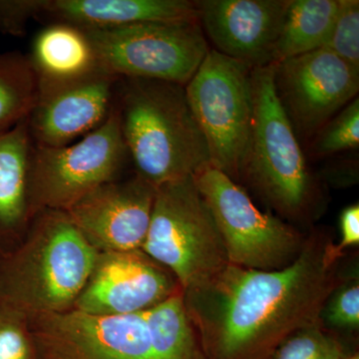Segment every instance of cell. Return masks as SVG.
Segmentation results:
<instances>
[{
	"label": "cell",
	"instance_id": "2e32d148",
	"mask_svg": "<svg viewBox=\"0 0 359 359\" xmlns=\"http://www.w3.org/2000/svg\"><path fill=\"white\" fill-rule=\"evenodd\" d=\"M42 14L82 29L199 21L197 1L189 0H43Z\"/></svg>",
	"mask_w": 359,
	"mask_h": 359
},
{
	"label": "cell",
	"instance_id": "4316f807",
	"mask_svg": "<svg viewBox=\"0 0 359 359\" xmlns=\"http://www.w3.org/2000/svg\"><path fill=\"white\" fill-rule=\"evenodd\" d=\"M341 241L339 245L330 244V256L332 261L339 262L347 248L359 244V205H348L340 215Z\"/></svg>",
	"mask_w": 359,
	"mask_h": 359
},
{
	"label": "cell",
	"instance_id": "83f0119b",
	"mask_svg": "<svg viewBox=\"0 0 359 359\" xmlns=\"http://www.w3.org/2000/svg\"><path fill=\"white\" fill-rule=\"evenodd\" d=\"M323 174L330 184L337 186H353L358 183V162L354 159L339 160L327 165Z\"/></svg>",
	"mask_w": 359,
	"mask_h": 359
},
{
	"label": "cell",
	"instance_id": "ffe728a7",
	"mask_svg": "<svg viewBox=\"0 0 359 359\" xmlns=\"http://www.w3.org/2000/svg\"><path fill=\"white\" fill-rule=\"evenodd\" d=\"M39 95V81L29 57L0 52V135L29 116Z\"/></svg>",
	"mask_w": 359,
	"mask_h": 359
},
{
	"label": "cell",
	"instance_id": "4fadbf2b",
	"mask_svg": "<svg viewBox=\"0 0 359 359\" xmlns=\"http://www.w3.org/2000/svg\"><path fill=\"white\" fill-rule=\"evenodd\" d=\"M156 188L138 175L103 184L68 208L66 214L98 252L141 250Z\"/></svg>",
	"mask_w": 359,
	"mask_h": 359
},
{
	"label": "cell",
	"instance_id": "484cf974",
	"mask_svg": "<svg viewBox=\"0 0 359 359\" xmlns=\"http://www.w3.org/2000/svg\"><path fill=\"white\" fill-rule=\"evenodd\" d=\"M43 0H0V33L20 37L28 21L41 11Z\"/></svg>",
	"mask_w": 359,
	"mask_h": 359
},
{
	"label": "cell",
	"instance_id": "7c38bea8",
	"mask_svg": "<svg viewBox=\"0 0 359 359\" xmlns=\"http://www.w3.org/2000/svg\"><path fill=\"white\" fill-rule=\"evenodd\" d=\"M181 289L173 273L142 250L99 252L73 309L92 316L140 313Z\"/></svg>",
	"mask_w": 359,
	"mask_h": 359
},
{
	"label": "cell",
	"instance_id": "30bf717a",
	"mask_svg": "<svg viewBox=\"0 0 359 359\" xmlns=\"http://www.w3.org/2000/svg\"><path fill=\"white\" fill-rule=\"evenodd\" d=\"M27 318L35 359H163L144 313L92 316L71 309Z\"/></svg>",
	"mask_w": 359,
	"mask_h": 359
},
{
	"label": "cell",
	"instance_id": "d4e9b609",
	"mask_svg": "<svg viewBox=\"0 0 359 359\" xmlns=\"http://www.w3.org/2000/svg\"><path fill=\"white\" fill-rule=\"evenodd\" d=\"M320 318L330 327L340 330H358L359 327V283L348 280L339 285L328 297Z\"/></svg>",
	"mask_w": 359,
	"mask_h": 359
},
{
	"label": "cell",
	"instance_id": "ac0fdd59",
	"mask_svg": "<svg viewBox=\"0 0 359 359\" xmlns=\"http://www.w3.org/2000/svg\"><path fill=\"white\" fill-rule=\"evenodd\" d=\"M32 147L27 118L0 135V231L18 230L32 218L28 179Z\"/></svg>",
	"mask_w": 359,
	"mask_h": 359
},
{
	"label": "cell",
	"instance_id": "7402d4cb",
	"mask_svg": "<svg viewBox=\"0 0 359 359\" xmlns=\"http://www.w3.org/2000/svg\"><path fill=\"white\" fill-rule=\"evenodd\" d=\"M320 323L295 332L283 341L271 359H341L346 355L339 340Z\"/></svg>",
	"mask_w": 359,
	"mask_h": 359
},
{
	"label": "cell",
	"instance_id": "603a6c76",
	"mask_svg": "<svg viewBox=\"0 0 359 359\" xmlns=\"http://www.w3.org/2000/svg\"><path fill=\"white\" fill-rule=\"evenodd\" d=\"M323 48L359 69V1L339 0V9Z\"/></svg>",
	"mask_w": 359,
	"mask_h": 359
},
{
	"label": "cell",
	"instance_id": "277c9868",
	"mask_svg": "<svg viewBox=\"0 0 359 359\" xmlns=\"http://www.w3.org/2000/svg\"><path fill=\"white\" fill-rule=\"evenodd\" d=\"M252 125L241 178L283 218L308 221L316 214L320 190L276 94L273 65L252 68Z\"/></svg>",
	"mask_w": 359,
	"mask_h": 359
},
{
	"label": "cell",
	"instance_id": "7a4b0ae2",
	"mask_svg": "<svg viewBox=\"0 0 359 359\" xmlns=\"http://www.w3.org/2000/svg\"><path fill=\"white\" fill-rule=\"evenodd\" d=\"M114 105L136 175L154 188L211 166L207 142L183 85L120 78Z\"/></svg>",
	"mask_w": 359,
	"mask_h": 359
},
{
	"label": "cell",
	"instance_id": "5b68a950",
	"mask_svg": "<svg viewBox=\"0 0 359 359\" xmlns=\"http://www.w3.org/2000/svg\"><path fill=\"white\" fill-rule=\"evenodd\" d=\"M141 250L169 269L184 292L204 289L230 264L212 212L193 177L156 188L150 226Z\"/></svg>",
	"mask_w": 359,
	"mask_h": 359
},
{
	"label": "cell",
	"instance_id": "9c48e42d",
	"mask_svg": "<svg viewBox=\"0 0 359 359\" xmlns=\"http://www.w3.org/2000/svg\"><path fill=\"white\" fill-rule=\"evenodd\" d=\"M193 179L212 212L229 263L276 271L299 256L306 237L292 224L259 211L237 182L212 166Z\"/></svg>",
	"mask_w": 359,
	"mask_h": 359
},
{
	"label": "cell",
	"instance_id": "ba28073f",
	"mask_svg": "<svg viewBox=\"0 0 359 359\" xmlns=\"http://www.w3.org/2000/svg\"><path fill=\"white\" fill-rule=\"evenodd\" d=\"M129 157L113 105L106 121L69 145H33L28 194L32 217L45 210L66 211L87 194L118 179Z\"/></svg>",
	"mask_w": 359,
	"mask_h": 359
},
{
	"label": "cell",
	"instance_id": "52a82bcc",
	"mask_svg": "<svg viewBox=\"0 0 359 359\" xmlns=\"http://www.w3.org/2000/svg\"><path fill=\"white\" fill-rule=\"evenodd\" d=\"M83 30L100 68L119 78L186 86L210 50L199 21Z\"/></svg>",
	"mask_w": 359,
	"mask_h": 359
},
{
	"label": "cell",
	"instance_id": "e0dca14e",
	"mask_svg": "<svg viewBox=\"0 0 359 359\" xmlns=\"http://www.w3.org/2000/svg\"><path fill=\"white\" fill-rule=\"evenodd\" d=\"M28 57L39 86L75 81L100 69L84 30L65 23H54L41 30Z\"/></svg>",
	"mask_w": 359,
	"mask_h": 359
},
{
	"label": "cell",
	"instance_id": "d6986e66",
	"mask_svg": "<svg viewBox=\"0 0 359 359\" xmlns=\"http://www.w3.org/2000/svg\"><path fill=\"white\" fill-rule=\"evenodd\" d=\"M339 9V0H287L273 63L323 48Z\"/></svg>",
	"mask_w": 359,
	"mask_h": 359
},
{
	"label": "cell",
	"instance_id": "44dd1931",
	"mask_svg": "<svg viewBox=\"0 0 359 359\" xmlns=\"http://www.w3.org/2000/svg\"><path fill=\"white\" fill-rule=\"evenodd\" d=\"M359 146V99L347 104L318 132L311 152L318 157L332 156Z\"/></svg>",
	"mask_w": 359,
	"mask_h": 359
},
{
	"label": "cell",
	"instance_id": "5bb4252c",
	"mask_svg": "<svg viewBox=\"0 0 359 359\" xmlns=\"http://www.w3.org/2000/svg\"><path fill=\"white\" fill-rule=\"evenodd\" d=\"M119 79L100 68L75 81L39 86L27 117L33 145L62 147L101 126L114 105Z\"/></svg>",
	"mask_w": 359,
	"mask_h": 359
},
{
	"label": "cell",
	"instance_id": "8992f818",
	"mask_svg": "<svg viewBox=\"0 0 359 359\" xmlns=\"http://www.w3.org/2000/svg\"><path fill=\"white\" fill-rule=\"evenodd\" d=\"M252 68L210 49L186 84L194 117L207 142L211 166L241 178L252 125Z\"/></svg>",
	"mask_w": 359,
	"mask_h": 359
},
{
	"label": "cell",
	"instance_id": "cb8c5ba5",
	"mask_svg": "<svg viewBox=\"0 0 359 359\" xmlns=\"http://www.w3.org/2000/svg\"><path fill=\"white\" fill-rule=\"evenodd\" d=\"M0 359H35L27 316L4 304H0Z\"/></svg>",
	"mask_w": 359,
	"mask_h": 359
},
{
	"label": "cell",
	"instance_id": "3957f363",
	"mask_svg": "<svg viewBox=\"0 0 359 359\" xmlns=\"http://www.w3.org/2000/svg\"><path fill=\"white\" fill-rule=\"evenodd\" d=\"M36 215L25 245L0 280V304L27 318L73 309L99 254L65 212Z\"/></svg>",
	"mask_w": 359,
	"mask_h": 359
},
{
	"label": "cell",
	"instance_id": "9a60e30c",
	"mask_svg": "<svg viewBox=\"0 0 359 359\" xmlns=\"http://www.w3.org/2000/svg\"><path fill=\"white\" fill-rule=\"evenodd\" d=\"M197 6L214 50L252 68L273 65L287 0H201Z\"/></svg>",
	"mask_w": 359,
	"mask_h": 359
},
{
	"label": "cell",
	"instance_id": "f1b7e54d",
	"mask_svg": "<svg viewBox=\"0 0 359 359\" xmlns=\"http://www.w3.org/2000/svg\"><path fill=\"white\" fill-rule=\"evenodd\" d=\"M341 359H359L358 353L346 354Z\"/></svg>",
	"mask_w": 359,
	"mask_h": 359
},
{
	"label": "cell",
	"instance_id": "6da1fadb",
	"mask_svg": "<svg viewBox=\"0 0 359 359\" xmlns=\"http://www.w3.org/2000/svg\"><path fill=\"white\" fill-rule=\"evenodd\" d=\"M332 243L323 231H313L285 268L229 264L204 289L184 292L208 359H271L295 332L320 323L340 283Z\"/></svg>",
	"mask_w": 359,
	"mask_h": 359
},
{
	"label": "cell",
	"instance_id": "8fae6325",
	"mask_svg": "<svg viewBox=\"0 0 359 359\" xmlns=\"http://www.w3.org/2000/svg\"><path fill=\"white\" fill-rule=\"evenodd\" d=\"M276 94L295 134L316 133L358 97L359 69L325 48L273 63Z\"/></svg>",
	"mask_w": 359,
	"mask_h": 359
}]
</instances>
